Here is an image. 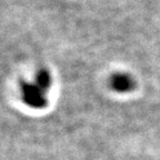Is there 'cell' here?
Segmentation results:
<instances>
[{
    "mask_svg": "<svg viewBox=\"0 0 160 160\" xmlns=\"http://www.w3.org/2000/svg\"><path fill=\"white\" fill-rule=\"evenodd\" d=\"M113 87L117 90H127L131 86V81L126 76H118L112 80Z\"/></svg>",
    "mask_w": 160,
    "mask_h": 160,
    "instance_id": "obj_1",
    "label": "cell"
}]
</instances>
